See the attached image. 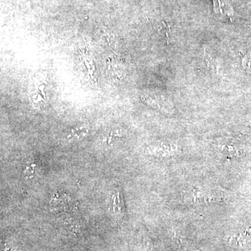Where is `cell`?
Masks as SVG:
<instances>
[{
  "mask_svg": "<svg viewBox=\"0 0 251 251\" xmlns=\"http://www.w3.org/2000/svg\"><path fill=\"white\" fill-rule=\"evenodd\" d=\"M181 201L188 206L211 205L222 201V195L214 188L204 185H193L181 193Z\"/></svg>",
  "mask_w": 251,
  "mask_h": 251,
  "instance_id": "1",
  "label": "cell"
},
{
  "mask_svg": "<svg viewBox=\"0 0 251 251\" xmlns=\"http://www.w3.org/2000/svg\"><path fill=\"white\" fill-rule=\"evenodd\" d=\"M148 152L159 158H173L181 154V148L175 142L165 140L150 145L148 147Z\"/></svg>",
  "mask_w": 251,
  "mask_h": 251,
  "instance_id": "2",
  "label": "cell"
},
{
  "mask_svg": "<svg viewBox=\"0 0 251 251\" xmlns=\"http://www.w3.org/2000/svg\"><path fill=\"white\" fill-rule=\"evenodd\" d=\"M110 211L114 215L122 216L125 214L123 196L120 188L114 190L110 198Z\"/></svg>",
  "mask_w": 251,
  "mask_h": 251,
  "instance_id": "3",
  "label": "cell"
},
{
  "mask_svg": "<svg viewBox=\"0 0 251 251\" xmlns=\"http://www.w3.org/2000/svg\"><path fill=\"white\" fill-rule=\"evenodd\" d=\"M204 58L208 69L211 72L216 73L217 72V67H216L215 60L213 58L211 54L208 52L207 49L206 48H204Z\"/></svg>",
  "mask_w": 251,
  "mask_h": 251,
  "instance_id": "6",
  "label": "cell"
},
{
  "mask_svg": "<svg viewBox=\"0 0 251 251\" xmlns=\"http://www.w3.org/2000/svg\"><path fill=\"white\" fill-rule=\"evenodd\" d=\"M243 67L251 74V54H248L242 59Z\"/></svg>",
  "mask_w": 251,
  "mask_h": 251,
  "instance_id": "7",
  "label": "cell"
},
{
  "mask_svg": "<svg viewBox=\"0 0 251 251\" xmlns=\"http://www.w3.org/2000/svg\"><path fill=\"white\" fill-rule=\"evenodd\" d=\"M216 150L225 156H236L239 155V150L233 142L223 140L216 144Z\"/></svg>",
  "mask_w": 251,
  "mask_h": 251,
  "instance_id": "4",
  "label": "cell"
},
{
  "mask_svg": "<svg viewBox=\"0 0 251 251\" xmlns=\"http://www.w3.org/2000/svg\"><path fill=\"white\" fill-rule=\"evenodd\" d=\"M142 99L150 106H152L161 112H164L168 115H173L175 113L174 108L167 102H163L161 99L158 100V99H153L150 97H143Z\"/></svg>",
  "mask_w": 251,
  "mask_h": 251,
  "instance_id": "5",
  "label": "cell"
}]
</instances>
